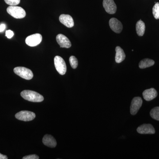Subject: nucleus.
Masks as SVG:
<instances>
[{"instance_id": "423d86ee", "label": "nucleus", "mask_w": 159, "mask_h": 159, "mask_svg": "<svg viewBox=\"0 0 159 159\" xmlns=\"http://www.w3.org/2000/svg\"><path fill=\"white\" fill-rule=\"evenodd\" d=\"M41 34H31L27 37L25 40L26 43L30 47H35L38 45L42 41Z\"/></svg>"}, {"instance_id": "f03ea898", "label": "nucleus", "mask_w": 159, "mask_h": 159, "mask_svg": "<svg viewBox=\"0 0 159 159\" xmlns=\"http://www.w3.org/2000/svg\"><path fill=\"white\" fill-rule=\"evenodd\" d=\"M7 11L11 16L16 19L23 18L26 16L25 10L20 7L17 6H9Z\"/></svg>"}, {"instance_id": "4468645a", "label": "nucleus", "mask_w": 159, "mask_h": 159, "mask_svg": "<svg viewBox=\"0 0 159 159\" xmlns=\"http://www.w3.org/2000/svg\"><path fill=\"white\" fill-rule=\"evenodd\" d=\"M43 142L46 146L51 148H54L57 145L56 140L51 135H45L43 138Z\"/></svg>"}, {"instance_id": "9b49d317", "label": "nucleus", "mask_w": 159, "mask_h": 159, "mask_svg": "<svg viewBox=\"0 0 159 159\" xmlns=\"http://www.w3.org/2000/svg\"><path fill=\"white\" fill-rule=\"evenodd\" d=\"M137 132L140 134H154L155 130L151 124H144L139 126L137 129Z\"/></svg>"}, {"instance_id": "aec40b11", "label": "nucleus", "mask_w": 159, "mask_h": 159, "mask_svg": "<svg viewBox=\"0 0 159 159\" xmlns=\"http://www.w3.org/2000/svg\"><path fill=\"white\" fill-rule=\"evenodd\" d=\"M70 64L72 67V68L75 69L77 68V66H78V62L77 58L75 56H71L70 57Z\"/></svg>"}, {"instance_id": "ddd939ff", "label": "nucleus", "mask_w": 159, "mask_h": 159, "mask_svg": "<svg viewBox=\"0 0 159 159\" xmlns=\"http://www.w3.org/2000/svg\"><path fill=\"white\" fill-rule=\"evenodd\" d=\"M157 92L155 89L151 88L145 90L142 95L143 98L146 101H149L157 97Z\"/></svg>"}, {"instance_id": "7ed1b4c3", "label": "nucleus", "mask_w": 159, "mask_h": 159, "mask_svg": "<svg viewBox=\"0 0 159 159\" xmlns=\"http://www.w3.org/2000/svg\"><path fill=\"white\" fill-rule=\"evenodd\" d=\"M15 74L23 79L30 80L33 78V74L30 69L24 67H17L14 69Z\"/></svg>"}, {"instance_id": "9d476101", "label": "nucleus", "mask_w": 159, "mask_h": 159, "mask_svg": "<svg viewBox=\"0 0 159 159\" xmlns=\"http://www.w3.org/2000/svg\"><path fill=\"white\" fill-rule=\"evenodd\" d=\"M109 25L112 30L117 33H120L123 28L121 22L115 18H112L110 20Z\"/></svg>"}, {"instance_id": "2eb2a0df", "label": "nucleus", "mask_w": 159, "mask_h": 159, "mask_svg": "<svg viewBox=\"0 0 159 159\" xmlns=\"http://www.w3.org/2000/svg\"><path fill=\"white\" fill-rule=\"evenodd\" d=\"M116 61L117 63H120L125 59V55L124 51L120 47H117L116 48Z\"/></svg>"}, {"instance_id": "0eeeda50", "label": "nucleus", "mask_w": 159, "mask_h": 159, "mask_svg": "<svg viewBox=\"0 0 159 159\" xmlns=\"http://www.w3.org/2000/svg\"><path fill=\"white\" fill-rule=\"evenodd\" d=\"M142 98L140 97H135L133 98L131 103L130 112L132 115H135L139 111L142 104Z\"/></svg>"}, {"instance_id": "412c9836", "label": "nucleus", "mask_w": 159, "mask_h": 159, "mask_svg": "<svg viewBox=\"0 0 159 159\" xmlns=\"http://www.w3.org/2000/svg\"><path fill=\"white\" fill-rule=\"evenodd\" d=\"M5 2L10 6H16L20 3V0H4Z\"/></svg>"}, {"instance_id": "1a4fd4ad", "label": "nucleus", "mask_w": 159, "mask_h": 159, "mask_svg": "<svg viewBox=\"0 0 159 159\" xmlns=\"http://www.w3.org/2000/svg\"><path fill=\"white\" fill-rule=\"evenodd\" d=\"M56 40L61 48H69L71 47V43L70 40L63 34H57L56 36Z\"/></svg>"}, {"instance_id": "6e6552de", "label": "nucleus", "mask_w": 159, "mask_h": 159, "mask_svg": "<svg viewBox=\"0 0 159 159\" xmlns=\"http://www.w3.org/2000/svg\"><path fill=\"white\" fill-rule=\"evenodd\" d=\"M103 6L109 14H115L116 11L117 6L114 0H103Z\"/></svg>"}, {"instance_id": "a211bd4d", "label": "nucleus", "mask_w": 159, "mask_h": 159, "mask_svg": "<svg viewBox=\"0 0 159 159\" xmlns=\"http://www.w3.org/2000/svg\"><path fill=\"white\" fill-rule=\"evenodd\" d=\"M150 115L152 119L159 121V107L152 108L150 111Z\"/></svg>"}, {"instance_id": "393cba45", "label": "nucleus", "mask_w": 159, "mask_h": 159, "mask_svg": "<svg viewBox=\"0 0 159 159\" xmlns=\"http://www.w3.org/2000/svg\"><path fill=\"white\" fill-rule=\"evenodd\" d=\"M8 157L6 155L2 154L0 153V159H7Z\"/></svg>"}, {"instance_id": "f8f14e48", "label": "nucleus", "mask_w": 159, "mask_h": 159, "mask_svg": "<svg viewBox=\"0 0 159 159\" xmlns=\"http://www.w3.org/2000/svg\"><path fill=\"white\" fill-rule=\"evenodd\" d=\"M60 22L68 28H71L74 27V21L73 18L69 15L61 14L59 16Z\"/></svg>"}, {"instance_id": "20e7f679", "label": "nucleus", "mask_w": 159, "mask_h": 159, "mask_svg": "<svg viewBox=\"0 0 159 159\" xmlns=\"http://www.w3.org/2000/svg\"><path fill=\"white\" fill-rule=\"evenodd\" d=\"M54 63L55 68L60 74L61 75L65 74L67 70L66 65L62 57L59 56H55L54 58Z\"/></svg>"}, {"instance_id": "b1692460", "label": "nucleus", "mask_w": 159, "mask_h": 159, "mask_svg": "<svg viewBox=\"0 0 159 159\" xmlns=\"http://www.w3.org/2000/svg\"><path fill=\"white\" fill-rule=\"evenodd\" d=\"M6 25L5 24H2L0 25V32H3L6 29Z\"/></svg>"}, {"instance_id": "dca6fc26", "label": "nucleus", "mask_w": 159, "mask_h": 159, "mask_svg": "<svg viewBox=\"0 0 159 159\" xmlns=\"http://www.w3.org/2000/svg\"><path fill=\"white\" fill-rule=\"evenodd\" d=\"M136 29L137 34L140 36H142L145 33V23L142 20H139L137 22L136 25Z\"/></svg>"}, {"instance_id": "f257e3e1", "label": "nucleus", "mask_w": 159, "mask_h": 159, "mask_svg": "<svg viewBox=\"0 0 159 159\" xmlns=\"http://www.w3.org/2000/svg\"><path fill=\"white\" fill-rule=\"evenodd\" d=\"M21 96L25 100L33 102H42L44 97L41 95L31 90H24L21 93Z\"/></svg>"}, {"instance_id": "4be33fe9", "label": "nucleus", "mask_w": 159, "mask_h": 159, "mask_svg": "<svg viewBox=\"0 0 159 159\" xmlns=\"http://www.w3.org/2000/svg\"><path fill=\"white\" fill-rule=\"evenodd\" d=\"M23 159H39V157L35 154L30 155L27 156L23 157Z\"/></svg>"}, {"instance_id": "39448f33", "label": "nucleus", "mask_w": 159, "mask_h": 159, "mask_svg": "<svg viewBox=\"0 0 159 159\" xmlns=\"http://www.w3.org/2000/svg\"><path fill=\"white\" fill-rule=\"evenodd\" d=\"M15 117L21 121H31L35 118V114L30 111H22L16 114Z\"/></svg>"}, {"instance_id": "6ab92c4d", "label": "nucleus", "mask_w": 159, "mask_h": 159, "mask_svg": "<svg viewBox=\"0 0 159 159\" xmlns=\"http://www.w3.org/2000/svg\"><path fill=\"white\" fill-rule=\"evenodd\" d=\"M152 13L156 19H159V3H155L152 8Z\"/></svg>"}, {"instance_id": "f3484780", "label": "nucleus", "mask_w": 159, "mask_h": 159, "mask_svg": "<svg viewBox=\"0 0 159 159\" xmlns=\"http://www.w3.org/2000/svg\"><path fill=\"white\" fill-rule=\"evenodd\" d=\"M154 64L155 61L153 60L145 58L142 60L139 63V67L140 69H145L153 66Z\"/></svg>"}, {"instance_id": "5701e85b", "label": "nucleus", "mask_w": 159, "mask_h": 159, "mask_svg": "<svg viewBox=\"0 0 159 159\" xmlns=\"http://www.w3.org/2000/svg\"><path fill=\"white\" fill-rule=\"evenodd\" d=\"M6 35L8 39H11L14 35V33L11 30H8L6 31Z\"/></svg>"}]
</instances>
